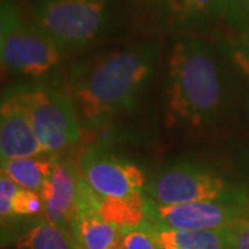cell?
<instances>
[{
    "mask_svg": "<svg viewBox=\"0 0 249 249\" xmlns=\"http://www.w3.org/2000/svg\"><path fill=\"white\" fill-rule=\"evenodd\" d=\"M160 47L148 42L76 64L64 91L88 127H101L136 106L151 79Z\"/></svg>",
    "mask_w": 249,
    "mask_h": 249,
    "instance_id": "cell-1",
    "label": "cell"
},
{
    "mask_svg": "<svg viewBox=\"0 0 249 249\" xmlns=\"http://www.w3.org/2000/svg\"><path fill=\"white\" fill-rule=\"evenodd\" d=\"M223 101L222 71L212 47L198 37L178 40L168 62L166 111L170 121L201 127L219 115Z\"/></svg>",
    "mask_w": 249,
    "mask_h": 249,
    "instance_id": "cell-2",
    "label": "cell"
},
{
    "mask_svg": "<svg viewBox=\"0 0 249 249\" xmlns=\"http://www.w3.org/2000/svg\"><path fill=\"white\" fill-rule=\"evenodd\" d=\"M32 129L47 155H58L79 142L82 126L72 98L45 85L19 86Z\"/></svg>",
    "mask_w": 249,
    "mask_h": 249,
    "instance_id": "cell-3",
    "label": "cell"
},
{
    "mask_svg": "<svg viewBox=\"0 0 249 249\" xmlns=\"http://www.w3.org/2000/svg\"><path fill=\"white\" fill-rule=\"evenodd\" d=\"M107 21L106 0H40L35 7V24L64 52L88 47Z\"/></svg>",
    "mask_w": 249,
    "mask_h": 249,
    "instance_id": "cell-4",
    "label": "cell"
},
{
    "mask_svg": "<svg viewBox=\"0 0 249 249\" xmlns=\"http://www.w3.org/2000/svg\"><path fill=\"white\" fill-rule=\"evenodd\" d=\"M144 196L158 205H178L208 199L242 196L224 178L201 165L180 162L155 173L145 184Z\"/></svg>",
    "mask_w": 249,
    "mask_h": 249,
    "instance_id": "cell-5",
    "label": "cell"
},
{
    "mask_svg": "<svg viewBox=\"0 0 249 249\" xmlns=\"http://www.w3.org/2000/svg\"><path fill=\"white\" fill-rule=\"evenodd\" d=\"M245 196L231 199H208L178 205H158L147 198V219L173 230H216L224 229L248 213Z\"/></svg>",
    "mask_w": 249,
    "mask_h": 249,
    "instance_id": "cell-6",
    "label": "cell"
},
{
    "mask_svg": "<svg viewBox=\"0 0 249 249\" xmlns=\"http://www.w3.org/2000/svg\"><path fill=\"white\" fill-rule=\"evenodd\" d=\"M64 50L35 22L19 21L7 36L0 65L31 78L45 76L60 64Z\"/></svg>",
    "mask_w": 249,
    "mask_h": 249,
    "instance_id": "cell-7",
    "label": "cell"
},
{
    "mask_svg": "<svg viewBox=\"0 0 249 249\" xmlns=\"http://www.w3.org/2000/svg\"><path fill=\"white\" fill-rule=\"evenodd\" d=\"M80 175L100 196L124 198L142 194L145 176L132 160L101 147H91L79 160Z\"/></svg>",
    "mask_w": 249,
    "mask_h": 249,
    "instance_id": "cell-8",
    "label": "cell"
},
{
    "mask_svg": "<svg viewBox=\"0 0 249 249\" xmlns=\"http://www.w3.org/2000/svg\"><path fill=\"white\" fill-rule=\"evenodd\" d=\"M47 155L32 129L17 88L0 96V160Z\"/></svg>",
    "mask_w": 249,
    "mask_h": 249,
    "instance_id": "cell-9",
    "label": "cell"
},
{
    "mask_svg": "<svg viewBox=\"0 0 249 249\" xmlns=\"http://www.w3.org/2000/svg\"><path fill=\"white\" fill-rule=\"evenodd\" d=\"M80 178L79 165H75L70 158L54 155L52 172L40 191L43 219L70 231V223L79 196Z\"/></svg>",
    "mask_w": 249,
    "mask_h": 249,
    "instance_id": "cell-10",
    "label": "cell"
},
{
    "mask_svg": "<svg viewBox=\"0 0 249 249\" xmlns=\"http://www.w3.org/2000/svg\"><path fill=\"white\" fill-rule=\"evenodd\" d=\"M94 198V191L82 176L79 196L70 223L72 247L73 249H116L122 230L97 213Z\"/></svg>",
    "mask_w": 249,
    "mask_h": 249,
    "instance_id": "cell-11",
    "label": "cell"
},
{
    "mask_svg": "<svg viewBox=\"0 0 249 249\" xmlns=\"http://www.w3.org/2000/svg\"><path fill=\"white\" fill-rule=\"evenodd\" d=\"M178 25H194L213 18L238 19L242 16L237 0H154Z\"/></svg>",
    "mask_w": 249,
    "mask_h": 249,
    "instance_id": "cell-12",
    "label": "cell"
},
{
    "mask_svg": "<svg viewBox=\"0 0 249 249\" xmlns=\"http://www.w3.org/2000/svg\"><path fill=\"white\" fill-rule=\"evenodd\" d=\"M96 194V193H94ZM147 196L136 194L124 198H106L96 194L94 206L97 213L106 220L124 230L147 222Z\"/></svg>",
    "mask_w": 249,
    "mask_h": 249,
    "instance_id": "cell-13",
    "label": "cell"
},
{
    "mask_svg": "<svg viewBox=\"0 0 249 249\" xmlns=\"http://www.w3.org/2000/svg\"><path fill=\"white\" fill-rule=\"evenodd\" d=\"M53 160L54 155L4 160H0V170L19 187L40 194L52 172Z\"/></svg>",
    "mask_w": 249,
    "mask_h": 249,
    "instance_id": "cell-14",
    "label": "cell"
},
{
    "mask_svg": "<svg viewBox=\"0 0 249 249\" xmlns=\"http://www.w3.org/2000/svg\"><path fill=\"white\" fill-rule=\"evenodd\" d=\"M162 244L184 249H229L230 226L216 230H173L154 224Z\"/></svg>",
    "mask_w": 249,
    "mask_h": 249,
    "instance_id": "cell-15",
    "label": "cell"
},
{
    "mask_svg": "<svg viewBox=\"0 0 249 249\" xmlns=\"http://www.w3.org/2000/svg\"><path fill=\"white\" fill-rule=\"evenodd\" d=\"M16 249H73L70 231L37 217L19 232Z\"/></svg>",
    "mask_w": 249,
    "mask_h": 249,
    "instance_id": "cell-16",
    "label": "cell"
},
{
    "mask_svg": "<svg viewBox=\"0 0 249 249\" xmlns=\"http://www.w3.org/2000/svg\"><path fill=\"white\" fill-rule=\"evenodd\" d=\"M19 188L21 187L17 183H14L4 172L0 170V224L17 232L22 231L31 223L19 222L14 212Z\"/></svg>",
    "mask_w": 249,
    "mask_h": 249,
    "instance_id": "cell-17",
    "label": "cell"
},
{
    "mask_svg": "<svg viewBox=\"0 0 249 249\" xmlns=\"http://www.w3.org/2000/svg\"><path fill=\"white\" fill-rule=\"evenodd\" d=\"M116 249H163L154 223L150 220L140 226L124 229Z\"/></svg>",
    "mask_w": 249,
    "mask_h": 249,
    "instance_id": "cell-18",
    "label": "cell"
},
{
    "mask_svg": "<svg viewBox=\"0 0 249 249\" xmlns=\"http://www.w3.org/2000/svg\"><path fill=\"white\" fill-rule=\"evenodd\" d=\"M223 46L232 64L249 79V27L227 37Z\"/></svg>",
    "mask_w": 249,
    "mask_h": 249,
    "instance_id": "cell-19",
    "label": "cell"
},
{
    "mask_svg": "<svg viewBox=\"0 0 249 249\" xmlns=\"http://www.w3.org/2000/svg\"><path fill=\"white\" fill-rule=\"evenodd\" d=\"M21 21V13L13 0H0V58L7 36Z\"/></svg>",
    "mask_w": 249,
    "mask_h": 249,
    "instance_id": "cell-20",
    "label": "cell"
},
{
    "mask_svg": "<svg viewBox=\"0 0 249 249\" xmlns=\"http://www.w3.org/2000/svg\"><path fill=\"white\" fill-rule=\"evenodd\" d=\"M229 249H249V214L230 226Z\"/></svg>",
    "mask_w": 249,
    "mask_h": 249,
    "instance_id": "cell-21",
    "label": "cell"
},
{
    "mask_svg": "<svg viewBox=\"0 0 249 249\" xmlns=\"http://www.w3.org/2000/svg\"><path fill=\"white\" fill-rule=\"evenodd\" d=\"M18 235H19V232L14 231V230H10V229L0 224V249L7 248V247H11V245H16Z\"/></svg>",
    "mask_w": 249,
    "mask_h": 249,
    "instance_id": "cell-22",
    "label": "cell"
},
{
    "mask_svg": "<svg viewBox=\"0 0 249 249\" xmlns=\"http://www.w3.org/2000/svg\"><path fill=\"white\" fill-rule=\"evenodd\" d=\"M162 244V242H160ZM162 248L163 249H184V248H178V247H175V245H169V244H162Z\"/></svg>",
    "mask_w": 249,
    "mask_h": 249,
    "instance_id": "cell-23",
    "label": "cell"
},
{
    "mask_svg": "<svg viewBox=\"0 0 249 249\" xmlns=\"http://www.w3.org/2000/svg\"><path fill=\"white\" fill-rule=\"evenodd\" d=\"M244 1H245V4H247V7H248V9H249V0H244Z\"/></svg>",
    "mask_w": 249,
    "mask_h": 249,
    "instance_id": "cell-24",
    "label": "cell"
}]
</instances>
